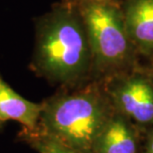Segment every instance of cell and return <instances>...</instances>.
<instances>
[{
    "instance_id": "1",
    "label": "cell",
    "mask_w": 153,
    "mask_h": 153,
    "mask_svg": "<svg viewBox=\"0 0 153 153\" xmlns=\"http://www.w3.org/2000/svg\"><path fill=\"white\" fill-rule=\"evenodd\" d=\"M35 41L29 69L58 88L91 81L93 56L78 4L64 1L34 18Z\"/></svg>"
},
{
    "instance_id": "2",
    "label": "cell",
    "mask_w": 153,
    "mask_h": 153,
    "mask_svg": "<svg viewBox=\"0 0 153 153\" xmlns=\"http://www.w3.org/2000/svg\"><path fill=\"white\" fill-rule=\"evenodd\" d=\"M41 103L39 129L84 153H91L94 140L114 112L100 81L58 88Z\"/></svg>"
},
{
    "instance_id": "3",
    "label": "cell",
    "mask_w": 153,
    "mask_h": 153,
    "mask_svg": "<svg viewBox=\"0 0 153 153\" xmlns=\"http://www.w3.org/2000/svg\"><path fill=\"white\" fill-rule=\"evenodd\" d=\"M78 6L93 56L91 81L103 82L139 66L118 2L79 0Z\"/></svg>"
},
{
    "instance_id": "4",
    "label": "cell",
    "mask_w": 153,
    "mask_h": 153,
    "mask_svg": "<svg viewBox=\"0 0 153 153\" xmlns=\"http://www.w3.org/2000/svg\"><path fill=\"white\" fill-rule=\"evenodd\" d=\"M114 111L144 131L153 126V79L136 67L103 81Z\"/></svg>"
},
{
    "instance_id": "5",
    "label": "cell",
    "mask_w": 153,
    "mask_h": 153,
    "mask_svg": "<svg viewBox=\"0 0 153 153\" xmlns=\"http://www.w3.org/2000/svg\"><path fill=\"white\" fill-rule=\"evenodd\" d=\"M143 132L114 111L94 140L91 153H141Z\"/></svg>"
},
{
    "instance_id": "6",
    "label": "cell",
    "mask_w": 153,
    "mask_h": 153,
    "mask_svg": "<svg viewBox=\"0 0 153 153\" xmlns=\"http://www.w3.org/2000/svg\"><path fill=\"white\" fill-rule=\"evenodd\" d=\"M120 9L128 37L137 53L153 59V0H124Z\"/></svg>"
},
{
    "instance_id": "7",
    "label": "cell",
    "mask_w": 153,
    "mask_h": 153,
    "mask_svg": "<svg viewBox=\"0 0 153 153\" xmlns=\"http://www.w3.org/2000/svg\"><path fill=\"white\" fill-rule=\"evenodd\" d=\"M42 103L34 102L20 96L5 82L0 73V119L13 120L23 128L35 129L38 127Z\"/></svg>"
},
{
    "instance_id": "8",
    "label": "cell",
    "mask_w": 153,
    "mask_h": 153,
    "mask_svg": "<svg viewBox=\"0 0 153 153\" xmlns=\"http://www.w3.org/2000/svg\"><path fill=\"white\" fill-rule=\"evenodd\" d=\"M17 140L25 143L37 153H84L43 132L38 127L35 129L22 127L17 134Z\"/></svg>"
},
{
    "instance_id": "9",
    "label": "cell",
    "mask_w": 153,
    "mask_h": 153,
    "mask_svg": "<svg viewBox=\"0 0 153 153\" xmlns=\"http://www.w3.org/2000/svg\"><path fill=\"white\" fill-rule=\"evenodd\" d=\"M141 153H153V126L145 129L143 132Z\"/></svg>"
},
{
    "instance_id": "10",
    "label": "cell",
    "mask_w": 153,
    "mask_h": 153,
    "mask_svg": "<svg viewBox=\"0 0 153 153\" xmlns=\"http://www.w3.org/2000/svg\"><path fill=\"white\" fill-rule=\"evenodd\" d=\"M151 65L148 67V68H146V70H147V72L149 73V75L151 76V78L153 79V59H151Z\"/></svg>"
},
{
    "instance_id": "11",
    "label": "cell",
    "mask_w": 153,
    "mask_h": 153,
    "mask_svg": "<svg viewBox=\"0 0 153 153\" xmlns=\"http://www.w3.org/2000/svg\"><path fill=\"white\" fill-rule=\"evenodd\" d=\"M61 1L67 2V3H71V4H78L79 2V0H61Z\"/></svg>"
},
{
    "instance_id": "12",
    "label": "cell",
    "mask_w": 153,
    "mask_h": 153,
    "mask_svg": "<svg viewBox=\"0 0 153 153\" xmlns=\"http://www.w3.org/2000/svg\"><path fill=\"white\" fill-rule=\"evenodd\" d=\"M4 125H5V122L2 121L1 119H0V132L3 130V128H4Z\"/></svg>"
},
{
    "instance_id": "13",
    "label": "cell",
    "mask_w": 153,
    "mask_h": 153,
    "mask_svg": "<svg viewBox=\"0 0 153 153\" xmlns=\"http://www.w3.org/2000/svg\"><path fill=\"white\" fill-rule=\"evenodd\" d=\"M97 1H105V2H118V0H97Z\"/></svg>"
}]
</instances>
